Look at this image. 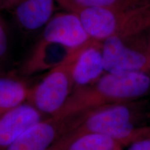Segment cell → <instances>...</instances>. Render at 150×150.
Masks as SVG:
<instances>
[{
    "mask_svg": "<svg viewBox=\"0 0 150 150\" xmlns=\"http://www.w3.org/2000/svg\"><path fill=\"white\" fill-rule=\"evenodd\" d=\"M149 117V106L144 99L115 103L67 118L68 124L65 133L104 134L125 147L130 145L141 136L145 125L142 122Z\"/></svg>",
    "mask_w": 150,
    "mask_h": 150,
    "instance_id": "6da1fadb",
    "label": "cell"
},
{
    "mask_svg": "<svg viewBox=\"0 0 150 150\" xmlns=\"http://www.w3.org/2000/svg\"><path fill=\"white\" fill-rule=\"evenodd\" d=\"M149 93V74L105 72L95 83L73 91L53 117H75L108 104L144 99Z\"/></svg>",
    "mask_w": 150,
    "mask_h": 150,
    "instance_id": "7a4b0ae2",
    "label": "cell"
},
{
    "mask_svg": "<svg viewBox=\"0 0 150 150\" xmlns=\"http://www.w3.org/2000/svg\"><path fill=\"white\" fill-rule=\"evenodd\" d=\"M76 13L90 38L99 42L150 29V4L134 8L92 7Z\"/></svg>",
    "mask_w": 150,
    "mask_h": 150,
    "instance_id": "3957f363",
    "label": "cell"
},
{
    "mask_svg": "<svg viewBox=\"0 0 150 150\" xmlns=\"http://www.w3.org/2000/svg\"><path fill=\"white\" fill-rule=\"evenodd\" d=\"M106 72L150 74V42L147 31L117 35L102 42Z\"/></svg>",
    "mask_w": 150,
    "mask_h": 150,
    "instance_id": "277c9868",
    "label": "cell"
},
{
    "mask_svg": "<svg viewBox=\"0 0 150 150\" xmlns=\"http://www.w3.org/2000/svg\"><path fill=\"white\" fill-rule=\"evenodd\" d=\"M79 50L49 70L40 82L31 88L28 102L41 113L54 117L70 97L73 92L72 67Z\"/></svg>",
    "mask_w": 150,
    "mask_h": 150,
    "instance_id": "5b68a950",
    "label": "cell"
},
{
    "mask_svg": "<svg viewBox=\"0 0 150 150\" xmlns=\"http://www.w3.org/2000/svg\"><path fill=\"white\" fill-rule=\"evenodd\" d=\"M40 39L71 50L80 49L91 40L78 15L67 11L52 17L43 28Z\"/></svg>",
    "mask_w": 150,
    "mask_h": 150,
    "instance_id": "8992f818",
    "label": "cell"
},
{
    "mask_svg": "<svg viewBox=\"0 0 150 150\" xmlns=\"http://www.w3.org/2000/svg\"><path fill=\"white\" fill-rule=\"evenodd\" d=\"M67 122V119L53 117L42 119L2 150H48L65 134Z\"/></svg>",
    "mask_w": 150,
    "mask_h": 150,
    "instance_id": "52a82bcc",
    "label": "cell"
},
{
    "mask_svg": "<svg viewBox=\"0 0 150 150\" xmlns=\"http://www.w3.org/2000/svg\"><path fill=\"white\" fill-rule=\"evenodd\" d=\"M105 72L102 42L91 40L78 50L73 62V91L95 83Z\"/></svg>",
    "mask_w": 150,
    "mask_h": 150,
    "instance_id": "ba28073f",
    "label": "cell"
},
{
    "mask_svg": "<svg viewBox=\"0 0 150 150\" xmlns=\"http://www.w3.org/2000/svg\"><path fill=\"white\" fill-rule=\"evenodd\" d=\"M42 119V113L29 102L4 112L0 116V150Z\"/></svg>",
    "mask_w": 150,
    "mask_h": 150,
    "instance_id": "9c48e42d",
    "label": "cell"
},
{
    "mask_svg": "<svg viewBox=\"0 0 150 150\" xmlns=\"http://www.w3.org/2000/svg\"><path fill=\"white\" fill-rule=\"evenodd\" d=\"M56 0H18L11 9L15 20L24 31L43 29L54 15Z\"/></svg>",
    "mask_w": 150,
    "mask_h": 150,
    "instance_id": "30bf717a",
    "label": "cell"
},
{
    "mask_svg": "<svg viewBox=\"0 0 150 150\" xmlns=\"http://www.w3.org/2000/svg\"><path fill=\"white\" fill-rule=\"evenodd\" d=\"M124 147L120 142L104 134L65 133L48 150H115Z\"/></svg>",
    "mask_w": 150,
    "mask_h": 150,
    "instance_id": "8fae6325",
    "label": "cell"
},
{
    "mask_svg": "<svg viewBox=\"0 0 150 150\" xmlns=\"http://www.w3.org/2000/svg\"><path fill=\"white\" fill-rule=\"evenodd\" d=\"M74 51L76 50H69L40 39L26 63L24 66L25 73L32 74L45 69L51 70L61 63Z\"/></svg>",
    "mask_w": 150,
    "mask_h": 150,
    "instance_id": "7c38bea8",
    "label": "cell"
},
{
    "mask_svg": "<svg viewBox=\"0 0 150 150\" xmlns=\"http://www.w3.org/2000/svg\"><path fill=\"white\" fill-rule=\"evenodd\" d=\"M31 88L11 74L0 75V112L13 109L28 101Z\"/></svg>",
    "mask_w": 150,
    "mask_h": 150,
    "instance_id": "4fadbf2b",
    "label": "cell"
},
{
    "mask_svg": "<svg viewBox=\"0 0 150 150\" xmlns=\"http://www.w3.org/2000/svg\"><path fill=\"white\" fill-rule=\"evenodd\" d=\"M56 1L65 11L74 13L92 7L134 8L150 4V0H56Z\"/></svg>",
    "mask_w": 150,
    "mask_h": 150,
    "instance_id": "5bb4252c",
    "label": "cell"
},
{
    "mask_svg": "<svg viewBox=\"0 0 150 150\" xmlns=\"http://www.w3.org/2000/svg\"><path fill=\"white\" fill-rule=\"evenodd\" d=\"M127 150H150V125L139 138L129 145Z\"/></svg>",
    "mask_w": 150,
    "mask_h": 150,
    "instance_id": "9a60e30c",
    "label": "cell"
},
{
    "mask_svg": "<svg viewBox=\"0 0 150 150\" xmlns=\"http://www.w3.org/2000/svg\"><path fill=\"white\" fill-rule=\"evenodd\" d=\"M6 48V38L1 24H0V57L4 53Z\"/></svg>",
    "mask_w": 150,
    "mask_h": 150,
    "instance_id": "2e32d148",
    "label": "cell"
},
{
    "mask_svg": "<svg viewBox=\"0 0 150 150\" xmlns=\"http://www.w3.org/2000/svg\"><path fill=\"white\" fill-rule=\"evenodd\" d=\"M18 0H0V10H11Z\"/></svg>",
    "mask_w": 150,
    "mask_h": 150,
    "instance_id": "e0dca14e",
    "label": "cell"
},
{
    "mask_svg": "<svg viewBox=\"0 0 150 150\" xmlns=\"http://www.w3.org/2000/svg\"><path fill=\"white\" fill-rule=\"evenodd\" d=\"M147 34H148V38H149V42H150V29L147 31Z\"/></svg>",
    "mask_w": 150,
    "mask_h": 150,
    "instance_id": "ac0fdd59",
    "label": "cell"
},
{
    "mask_svg": "<svg viewBox=\"0 0 150 150\" xmlns=\"http://www.w3.org/2000/svg\"><path fill=\"white\" fill-rule=\"evenodd\" d=\"M115 150H123V149H115Z\"/></svg>",
    "mask_w": 150,
    "mask_h": 150,
    "instance_id": "d6986e66",
    "label": "cell"
},
{
    "mask_svg": "<svg viewBox=\"0 0 150 150\" xmlns=\"http://www.w3.org/2000/svg\"><path fill=\"white\" fill-rule=\"evenodd\" d=\"M2 114H3V113H1V112H0V116H1V115H2Z\"/></svg>",
    "mask_w": 150,
    "mask_h": 150,
    "instance_id": "ffe728a7",
    "label": "cell"
}]
</instances>
